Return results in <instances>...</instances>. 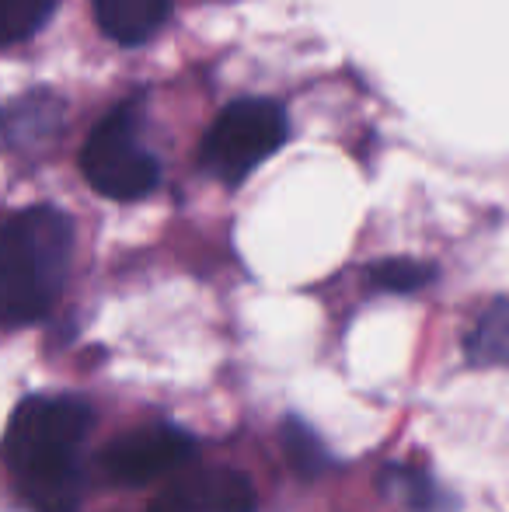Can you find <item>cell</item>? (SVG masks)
Segmentation results:
<instances>
[{
    "label": "cell",
    "mask_w": 509,
    "mask_h": 512,
    "mask_svg": "<svg viewBox=\"0 0 509 512\" xmlns=\"http://www.w3.org/2000/svg\"><path fill=\"white\" fill-rule=\"evenodd\" d=\"M381 492L394 499L405 512H447L454 502L450 495L429 478L422 467L387 464L381 471Z\"/></svg>",
    "instance_id": "30bf717a"
},
{
    "label": "cell",
    "mask_w": 509,
    "mask_h": 512,
    "mask_svg": "<svg viewBox=\"0 0 509 512\" xmlns=\"http://www.w3.org/2000/svg\"><path fill=\"white\" fill-rule=\"evenodd\" d=\"M56 11V0H0V42L18 46L32 39Z\"/></svg>",
    "instance_id": "7c38bea8"
},
{
    "label": "cell",
    "mask_w": 509,
    "mask_h": 512,
    "mask_svg": "<svg viewBox=\"0 0 509 512\" xmlns=\"http://www.w3.org/2000/svg\"><path fill=\"white\" fill-rule=\"evenodd\" d=\"M95 21L119 46H140L171 18V0H91Z\"/></svg>",
    "instance_id": "52a82bcc"
},
{
    "label": "cell",
    "mask_w": 509,
    "mask_h": 512,
    "mask_svg": "<svg viewBox=\"0 0 509 512\" xmlns=\"http://www.w3.org/2000/svg\"><path fill=\"white\" fill-rule=\"evenodd\" d=\"M196 457V439L171 422H154L143 429H129L116 443L102 450V467L119 485H147L164 474L178 471Z\"/></svg>",
    "instance_id": "5b68a950"
},
{
    "label": "cell",
    "mask_w": 509,
    "mask_h": 512,
    "mask_svg": "<svg viewBox=\"0 0 509 512\" xmlns=\"http://www.w3.org/2000/svg\"><path fill=\"white\" fill-rule=\"evenodd\" d=\"M255 485L231 467L192 471L150 499L147 512H255Z\"/></svg>",
    "instance_id": "8992f818"
},
{
    "label": "cell",
    "mask_w": 509,
    "mask_h": 512,
    "mask_svg": "<svg viewBox=\"0 0 509 512\" xmlns=\"http://www.w3.org/2000/svg\"><path fill=\"white\" fill-rule=\"evenodd\" d=\"M74 255V223L56 206H28L0 234V314L7 328L35 324L53 310Z\"/></svg>",
    "instance_id": "7a4b0ae2"
},
{
    "label": "cell",
    "mask_w": 509,
    "mask_h": 512,
    "mask_svg": "<svg viewBox=\"0 0 509 512\" xmlns=\"http://www.w3.org/2000/svg\"><path fill=\"white\" fill-rule=\"evenodd\" d=\"M464 356L478 370H509V297L492 300L464 338Z\"/></svg>",
    "instance_id": "9c48e42d"
},
{
    "label": "cell",
    "mask_w": 509,
    "mask_h": 512,
    "mask_svg": "<svg viewBox=\"0 0 509 512\" xmlns=\"http://www.w3.org/2000/svg\"><path fill=\"white\" fill-rule=\"evenodd\" d=\"M60 119H63V105L49 91H32V95L18 98L4 115L7 147L11 150L42 147L60 129Z\"/></svg>",
    "instance_id": "ba28073f"
},
{
    "label": "cell",
    "mask_w": 509,
    "mask_h": 512,
    "mask_svg": "<svg viewBox=\"0 0 509 512\" xmlns=\"http://www.w3.org/2000/svg\"><path fill=\"white\" fill-rule=\"evenodd\" d=\"M290 136L286 108L269 98H241L213 119L203 136L199 164L224 185H241Z\"/></svg>",
    "instance_id": "277c9868"
},
{
    "label": "cell",
    "mask_w": 509,
    "mask_h": 512,
    "mask_svg": "<svg viewBox=\"0 0 509 512\" xmlns=\"http://www.w3.org/2000/svg\"><path fill=\"white\" fill-rule=\"evenodd\" d=\"M279 443H283L286 460H290V467L300 478H321L325 471H332V453L304 418L286 415L283 425H279Z\"/></svg>",
    "instance_id": "8fae6325"
},
{
    "label": "cell",
    "mask_w": 509,
    "mask_h": 512,
    "mask_svg": "<svg viewBox=\"0 0 509 512\" xmlns=\"http://www.w3.org/2000/svg\"><path fill=\"white\" fill-rule=\"evenodd\" d=\"M436 269L415 258H384V262L370 265V286L387 293H415L426 283H433Z\"/></svg>",
    "instance_id": "4fadbf2b"
},
{
    "label": "cell",
    "mask_w": 509,
    "mask_h": 512,
    "mask_svg": "<svg viewBox=\"0 0 509 512\" xmlns=\"http://www.w3.org/2000/svg\"><path fill=\"white\" fill-rule=\"evenodd\" d=\"M81 175L116 203H136L161 185V161L140 133V105L123 102L105 112L81 150Z\"/></svg>",
    "instance_id": "3957f363"
},
{
    "label": "cell",
    "mask_w": 509,
    "mask_h": 512,
    "mask_svg": "<svg viewBox=\"0 0 509 512\" xmlns=\"http://www.w3.org/2000/svg\"><path fill=\"white\" fill-rule=\"evenodd\" d=\"M95 408L81 394H35L11 415L4 460L35 512H77L81 506V443Z\"/></svg>",
    "instance_id": "6da1fadb"
}]
</instances>
